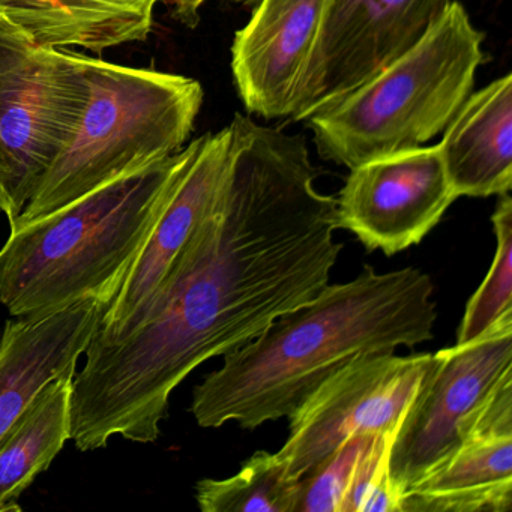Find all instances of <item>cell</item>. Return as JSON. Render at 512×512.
I'll return each instance as SVG.
<instances>
[{
  "instance_id": "ffe728a7",
  "label": "cell",
  "mask_w": 512,
  "mask_h": 512,
  "mask_svg": "<svg viewBox=\"0 0 512 512\" xmlns=\"http://www.w3.org/2000/svg\"><path fill=\"white\" fill-rule=\"evenodd\" d=\"M376 433L350 437L310 476L302 479L295 512H343L356 466Z\"/></svg>"
},
{
  "instance_id": "277c9868",
  "label": "cell",
  "mask_w": 512,
  "mask_h": 512,
  "mask_svg": "<svg viewBox=\"0 0 512 512\" xmlns=\"http://www.w3.org/2000/svg\"><path fill=\"white\" fill-rule=\"evenodd\" d=\"M484 38L451 0L412 49L302 119L320 157L352 170L439 136L472 94Z\"/></svg>"
},
{
  "instance_id": "ac0fdd59",
  "label": "cell",
  "mask_w": 512,
  "mask_h": 512,
  "mask_svg": "<svg viewBox=\"0 0 512 512\" xmlns=\"http://www.w3.org/2000/svg\"><path fill=\"white\" fill-rule=\"evenodd\" d=\"M71 32L76 47L101 53L148 40L164 0H41Z\"/></svg>"
},
{
  "instance_id": "ba28073f",
  "label": "cell",
  "mask_w": 512,
  "mask_h": 512,
  "mask_svg": "<svg viewBox=\"0 0 512 512\" xmlns=\"http://www.w3.org/2000/svg\"><path fill=\"white\" fill-rule=\"evenodd\" d=\"M436 353L392 440L389 470L398 496L467 439L482 401L512 370V316L476 340Z\"/></svg>"
},
{
  "instance_id": "52a82bcc",
  "label": "cell",
  "mask_w": 512,
  "mask_h": 512,
  "mask_svg": "<svg viewBox=\"0 0 512 512\" xmlns=\"http://www.w3.org/2000/svg\"><path fill=\"white\" fill-rule=\"evenodd\" d=\"M436 362L437 353H382L332 374L289 418V439L277 451L289 478H307L356 434L398 427Z\"/></svg>"
},
{
  "instance_id": "7a4b0ae2",
  "label": "cell",
  "mask_w": 512,
  "mask_h": 512,
  "mask_svg": "<svg viewBox=\"0 0 512 512\" xmlns=\"http://www.w3.org/2000/svg\"><path fill=\"white\" fill-rule=\"evenodd\" d=\"M433 293L430 275L418 268L376 272L367 265L347 283L326 284L224 355L223 365L194 388L191 415L202 428L238 422L248 430L289 419L353 359L430 341Z\"/></svg>"
},
{
  "instance_id": "5b68a950",
  "label": "cell",
  "mask_w": 512,
  "mask_h": 512,
  "mask_svg": "<svg viewBox=\"0 0 512 512\" xmlns=\"http://www.w3.org/2000/svg\"><path fill=\"white\" fill-rule=\"evenodd\" d=\"M91 98L67 148L11 229L185 148L202 109V85L181 74L88 58Z\"/></svg>"
},
{
  "instance_id": "2e32d148",
  "label": "cell",
  "mask_w": 512,
  "mask_h": 512,
  "mask_svg": "<svg viewBox=\"0 0 512 512\" xmlns=\"http://www.w3.org/2000/svg\"><path fill=\"white\" fill-rule=\"evenodd\" d=\"M76 373V368H70L47 383L0 440V512L22 511L20 496L70 440Z\"/></svg>"
},
{
  "instance_id": "9c48e42d",
  "label": "cell",
  "mask_w": 512,
  "mask_h": 512,
  "mask_svg": "<svg viewBox=\"0 0 512 512\" xmlns=\"http://www.w3.org/2000/svg\"><path fill=\"white\" fill-rule=\"evenodd\" d=\"M335 199L338 229L352 232L368 251L394 256L418 245L458 197L434 145L355 167Z\"/></svg>"
},
{
  "instance_id": "9a60e30c",
  "label": "cell",
  "mask_w": 512,
  "mask_h": 512,
  "mask_svg": "<svg viewBox=\"0 0 512 512\" xmlns=\"http://www.w3.org/2000/svg\"><path fill=\"white\" fill-rule=\"evenodd\" d=\"M512 436L464 440L400 496V512H509Z\"/></svg>"
},
{
  "instance_id": "3957f363",
  "label": "cell",
  "mask_w": 512,
  "mask_h": 512,
  "mask_svg": "<svg viewBox=\"0 0 512 512\" xmlns=\"http://www.w3.org/2000/svg\"><path fill=\"white\" fill-rule=\"evenodd\" d=\"M182 161L184 149L47 217L13 227L0 248V304L13 317L43 316L89 298L107 307L142 250Z\"/></svg>"
},
{
  "instance_id": "5bb4252c",
  "label": "cell",
  "mask_w": 512,
  "mask_h": 512,
  "mask_svg": "<svg viewBox=\"0 0 512 512\" xmlns=\"http://www.w3.org/2000/svg\"><path fill=\"white\" fill-rule=\"evenodd\" d=\"M439 148L455 196L511 193L512 74L470 94L443 131Z\"/></svg>"
},
{
  "instance_id": "6da1fadb",
  "label": "cell",
  "mask_w": 512,
  "mask_h": 512,
  "mask_svg": "<svg viewBox=\"0 0 512 512\" xmlns=\"http://www.w3.org/2000/svg\"><path fill=\"white\" fill-rule=\"evenodd\" d=\"M220 199L127 332L92 341L73 379L71 437L79 451L113 436L160 437L172 392L209 359L245 346L326 284L343 244L337 199L320 193L304 136L236 113Z\"/></svg>"
},
{
  "instance_id": "4fadbf2b",
  "label": "cell",
  "mask_w": 512,
  "mask_h": 512,
  "mask_svg": "<svg viewBox=\"0 0 512 512\" xmlns=\"http://www.w3.org/2000/svg\"><path fill=\"white\" fill-rule=\"evenodd\" d=\"M104 310L98 299L89 298L5 323L0 335V440L47 383L77 368Z\"/></svg>"
},
{
  "instance_id": "8992f818",
  "label": "cell",
  "mask_w": 512,
  "mask_h": 512,
  "mask_svg": "<svg viewBox=\"0 0 512 512\" xmlns=\"http://www.w3.org/2000/svg\"><path fill=\"white\" fill-rule=\"evenodd\" d=\"M89 98L86 56L38 46L0 17V212L10 226L73 139Z\"/></svg>"
},
{
  "instance_id": "e0dca14e",
  "label": "cell",
  "mask_w": 512,
  "mask_h": 512,
  "mask_svg": "<svg viewBox=\"0 0 512 512\" xmlns=\"http://www.w3.org/2000/svg\"><path fill=\"white\" fill-rule=\"evenodd\" d=\"M301 481H293L277 452L257 451L236 475L202 479L196 500L203 512H295Z\"/></svg>"
},
{
  "instance_id": "44dd1931",
  "label": "cell",
  "mask_w": 512,
  "mask_h": 512,
  "mask_svg": "<svg viewBox=\"0 0 512 512\" xmlns=\"http://www.w3.org/2000/svg\"><path fill=\"white\" fill-rule=\"evenodd\" d=\"M395 431L397 427L371 437L356 466L343 512H400V496L389 470Z\"/></svg>"
},
{
  "instance_id": "7402d4cb",
  "label": "cell",
  "mask_w": 512,
  "mask_h": 512,
  "mask_svg": "<svg viewBox=\"0 0 512 512\" xmlns=\"http://www.w3.org/2000/svg\"><path fill=\"white\" fill-rule=\"evenodd\" d=\"M0 17L28 34L38 46L74 47L67 26L41 0H0Z\"/></svg>"
},
{
  "instance_id": "d6986e66",
  "label": "cell",
  "mask_w": 512,
  "mask_h": 512,
  "mask_svg": "<svg viewBox=\"0 0 512 512\" xmlns=\"http://www.w3.org/2000/svg\"><path fill=\"white\" fill-rule=\"evenodd\" d=\"M491 223L496 233V254L481 286L467 302L457 344L476 340L497 322L512 316L511 193L500 194Z\"/></svg>"
},
{
  "instance_id": "8fae6325",
  "label": "cell",
  "mask_w": 512,
  "mask_h": 512,
  "mask_svg": "<svg viewBox=\"0 0 512 512\" xmlns=\"http://www.w3.org/2000/svg\"><path fill=\"white\" fill-rule=\"evenodd\" d=\"M451 0H331L295 122L412 49Z\"/></svg>"
},
{
  "instance_id": "603a6c76",
  "label": "cell",
  "mask_w": 512,
  "mask_h": 512,
  "mask_svg": "<svg viewBox=\"0 0 512 512\" xmlns=\"http://www.w3.org/2000/svg\"><path fill=\"white\" fill-rule=\"evenodd\" d=\"M170 2H172L173 19L178 20L188 29H194L200 22V10L208 0H170ZM230 2L254 8L260 0H230Z\"/></svg>"
},
{
  "instance_id": "7c38bea8",
  "label": "cell",
  "mask_w": 512,
  "mask_h": 512,
  "mask_svg": "<svg viewBox=\"0 0 512 512\" xmlns=\"http://www.w3.org/2000/svg\"><path fill=\"white\" fill-rule=\"evenodd\" d=\"M331 0H260L232 44V73L251 115L295 122Z\"/></svg>"
},
{
  "instance_id": "30bf717a",
  "label": "cell",
  "mask_w": 512,
  "mask_h": 512,
  "mask_svg": "<svg viewBox=\"0 0 512 512\" xmlns=\"http://www.w3.org/2000/svg\"><path fill=\"white\" fill-rule=\"evenodd\" d=\"M232 163L230 125L206 133L184 148V161L142 250L128 269L92 341L122 337L148 307L191 236L220 199Z\"/></svg>"
}]
</instances>
